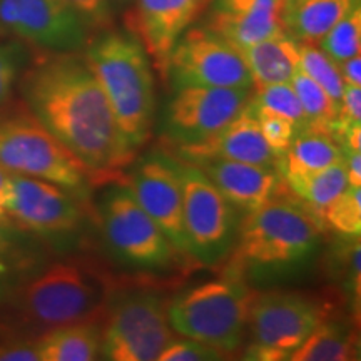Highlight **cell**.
<instances>
[{
    "mask_svg": "<svg viewBox=\"0 0 361 361\" xmlns=\"http://www.w3.org/2000/svg\"><path fill=\"white\" fill-rule=\"evenodd\" d=\"M27 111L101 180H114L135 159L82 52L51 54L20 80Z\"/></svg>",
    "mask_w": 361,
    "mask_h": 361,
    "instance_id": "cell-1",
    "label": "cell"
},
{
    "mask_svg": "<svg viewBox=\"0 0 361 361\" xmlns=\"http://www.w3.org/2000/svg\"><path fill=\"white\" fill-rule=\"evenodd\" d=\"M82 56L106 94L121 134L133 151L144 146L154 121V75L141 40L130 32L99 30Z\"/></svg>",
    "mask_w": 361,
    "mask_h": 361,
    "instance_id": "cell-2",
    "label": "cell"
},
{
    "mask_svg": "<svg viewBox=\"0 0 361 361\" xmlns=\"http://www.w3.org/2000/svg\"><path fill=\"white\" fill-rule=\"evenodd\" d=\"M112 279L85 258L42 264L17 288L11 301L27 324L42 331L72 323L101 322L111 305Z\"/></svg>",
    "mask_w": 361,
    "mask_h": 361,
    "instance_id": "cell-3",
    "label": "cell"
},
{
    "mask_svg": "<svg viewBox=\"0 0 361 361\" xmlns=\"http://www.w3.org/2000/svg\"><path fill=\"white\" fill-rule=\"evenodd\" d=\"M323 221L308 206L276 196L245 214L229 266L278 269L300 264L313 255L323 234Z\"/></svg>",
    "mask_w": 361,
    "mask_h": 361,
    "instance_id": "cell-4",
    "label": "cell"
},
{
    "mask_svg": "<svg viewBox=\"0 0 361 361\" xmlns=\"http://www.w3.org/2000/svg\"><path fill=\"white\" fill-rule=\"evenodd\" d=\"M252 296L243 271L229 266L223 276L196 284L168 303L169 324L178 335L234 353L247 335Z\"/></svg>",
    "mask_w": 361,
    "mask_h": 361,
    "instance_id": "cell-5",
    "label": "cell"
},
{
    "mask_svg": "<svg viewBox=\"0 0 361 361\" xmlns=\"http://www.w3.org/2000/svg\"><path fill=\"white\" fill-rule=\"evenodd\" d=\"M0 168L49 180L79 197L101 180L29 111L0 117Z\"/></svg>",
    "mask_w": 361,
    "mask_h": 361,
    "instance_id": "cell-6",
    "label": "cell"
},
{
    "mask_svg": "<svg viewBox=\"0 0 361 361\" xmlns=\"http://www.w3.org/2000/svg\"><path fill=\"white\" fill-rule=\"evenodd\" d=\"M99 224L111 255L126 266L141 271H171L188 263L154 219L139 206L128 184L104 189L97 202Z\"/></svg>",
    "mask_w": 361,
    "mask_h": 361,
    "instance_id": "cell-7",
    "label": "cell"
},
{
    "mask_svg": "<svg viewBox=\"0 0 361 361\" xmlns=\"http://www.w3.org/2000/svg\"><path fill=\"white\" fill-rule=\"evenodd\" d=\"M326 318L324 306L303 293L255 291L246 326L251 341L245 350V358L290 360L293 351Z\"/></svg>",
    "mask_w": 361,
    "mask_h": 361,
    "instance_id": "cell-8",
    "label": "cell"
},
{
    "mask_svg": "<svg viewBox=\"0 0 361 361\" xmlns=\"http://www.w3.org/2000/svg\"><path fill=\"white\" fill-rule=\"evenodd\" d=\"M183 183V219L194 263L218 266L229 258L238 236V211L192 162L178 159Z\"/></svg>",
    "mask_w": 361,
    "mask_h": 361,
    "instance_id": "cell-9",
    "label": "cell"
},
{
    "mask_svg": "<svg viewBox=\"0 0 361 361\" xmlns=\"http://www.w3.org/2000/svg\"><path fill=\"white\" fill-rule=\"evenodd\" d=\"M173 336L168 301L154 293H130L107 308L102 326L101 358L157 361V356Z\"/></svg>",
    "mask_w": 361,
    "mask_h": 361,
    "instance_id": "cell-10",
    "label": "cell"
},
{
    "mask_svg": "<svg viewBox=\"0 0 361 361\" xmlns=\"http://www.w3.org/2000/svg\"><path fill=\"white\" fill-rule=\"evenodd\" d=\"M173 89L236 87L252 89V79L238 47L209 27L191 25L169 54L166 79Z\"/></svg>",
    "mask_w": 361,
    "mask_h": 361,
    "instance_id": "cell-11",
    "label": "cell"
},
{
    "mask_svg": "<svg viewBox=\"0 0 361 361\" xmlns=\"http://www.w3.org/2000/svg\"><path fill=\"white\" fill-rule=\"evenodd\" d=\"M90 32L66 0H0V34L44 52H82Z\"/></svg>",
    "mask_w": 361,
    "mask_h": 361,
    "instance_id": "cell-12",
    "label": "cell"
},
{
    "mask_svg": "<svg viewBox=\"0 0 361 361\" xmlns=\"http://www.w3.org/2000/svg\"><path fill=\"white\" fill-rule=\"evenodd\" d=\"M252 89L189 87L174 89L162 116V134L174 149L213 137L241 112Z\"/></svg>",
    "mask_w": 361,
    "mask_h": 361,
    "instance_id": "cell-13",
    "label": "cell"
},
{
    "mask_svg": "<svg viewBox=\"0 0 361 361\" xmlns=\"http://www.w3.org/2000/svg\"><path fill=\"white\" fill-rule=\"evenodd\" d=\"M124 183L176 250L188 261H192L184 233L183 183L178 157L162 151H151L135 162Z\"/></svg>",
    "mask_w": 361,
    "mask_h": 361,
    "instance_id": "cell-14",
    "label": "cell"
},
{
    "mask_svg": "<svg viewBox=\"0 0 361 361\" xmlns=\"http://www.w3.org/2000/svg\"><path fill=\"white\" fill-rule=\"evenodd\" d=\"M8 223L20 231L59 238L82 226L84 211L79 196L49 180L11 174Z\"/></svg>",
    "mask_w": 361,
    "mask_h": 361,
    "instance_id": "cell-15",
    "label": "cell"
},
{
    "mask_svg": "<svg viewBox=\"0 0 361 361\" xmlns=\"http://www.w3.org/2000/svg\"><path fill=\"white\" fill-rule=\"evenodd\" d=\"M209 0H134L128 8L129 32L141 40L157 72L166 79L169 54L201 16Z\"/></svg>",
    "mask_w": 361,
    "mask_h": 361,
    "instance_id": "cell-16",
    "label": "cell"
},
{
    "mask_svg": "<svg viewBox=\"0 0 361 361\" xmlns=\"http://www.w3.org/2000/svg\"><path fill=\"white\" fill-rule=\"evenodd\" d=\"M204 25L245 49L284 34L283 0H209Z\"/></svg>",
    "mask_w": 361,
    "mask_h": 361,
    "instance_id": "cell-17",
    "label": "cell"
},
{
    "mask_svg": "<svg viewBox=\"0 0 361 361\" xmlns=\"http://www.w3.org/2000/svg\"><path fill=\"white\" fill-rule=\"evenodd\" d=\"M192 164L206 174L238 213H252L283 191L284 180L274 166H258L218 157Z\"/></svg>",
    "mask_w": 361,
    "mask_h": 361,
    "instance_id": "cell-18",
    "label": "cell"
},
{
    "mask_svg": "<svg viewBox=\"0 0 361 361\" xmlns=\"http://www.w3.org/2000/svg\"><path fill=\"white\" fill-rule=\"evenodd\" d=\"M178 159L197 162L204 159H229L250 162L258 166H274L276 156L273 154L263 134H261L258 117L252 111L250 101L241 112L228 126H224L213 137L200 144L176 147Z\"/></svg>",
    "mask_w": 361,
    "mask_h": 361,
    "instance_id": "cell-19",
    "label": "cell"
},
{
    "mask_svg": "<svg viewBox=\"0 0 361 361\" xmlns=\"http://www.w3.org/2000/svg\"><path fill=\"white\" fill-rule=\"evenodd\" d=\"M345 161V149L331 130L306 128L298 130L290 146L276 159V169L284 183L303 178Z\"/></svg>",
    "mask_w": 361,
    "mask_h": 361,
    "instance_id": "cell-20",
    "label": "cell"
},
{
    "mask_svg": "<svg viewBox=\"0 0 361 361\" xmlns=\"http://www.w3.org/2000/svg\"><path fill=\"white\" fill-rule=\"evenodd\" d=\"M252 79V87L290 82L300 69V42L286 32L239 49Z\"/></svg>",
    "mask_w": 361,
    "mask_h": 361,
    "instance_id": "cell-21",
    "label": "cell"
},
{
    "mask_svg": "<svg viewBox=\"0 0 361 361\" xmlns=\"http://www.w3.org/2000/svg\"><path fill=\"white\" fill-rule=\"evenodd\" d=\"M360 0H298L283 4L284 32L298 42L318 44Z\"/></svg>",
    "mask_w": 361,
    "mask_h": 361,
    "instance_id": "cell-22",
    "label": "cell"
},
{
    "mask_svg": "<svg viewBox=\"0 0 361 361\" xmlns=\"http://www.w3.org/2000/svg\"><path fill=\"white\" fill-rule=\"evenodd\" d=\"M34 343L40 361H94L101 358L102 326L99 322L66 324L42 331Z\"/></svg>",
    "mask_w": 361,
    "mask_h": 361,
    "instance_id": "cell-23",
    "label": "cell"
},
{
    "mask_svg": "<svg viewBox=\"0 0 361 361\" xmlns=\"http://www.w3.org/2000/svg\"><path fill=\"white\" fill-rule=\"evenodd\" d=\"M44 263L35 247L24 241L11 224H0V301L13 293Z\"/></svg>",
    "mask_w": 361,
    "mask_h": 361,
    "instance_id": "cell-24",
    "label": "cell"
},
{
    "mask_svg": "<svg viewBox=\"0 0 361 361\" xmlns=\"http://www.w3.org/2000/svg\"><path fill=\"white\" fill-rule=\"evenodd\" d=\"M355 333L338 322L324 319L290 355L291 361H348L356 358Z\"/></svg>",
    "mask_w": 361,
    "mask_h": 361,
    "instance_id": "cell-25",
    "label": "cell"
},
{
    "mask_svg": "<svg viewBox=\"0 0 361 361\" xmlns=\"http://www.w3.org/2000/svg\"><path fill=\"white\" fill-rule=\"evenodd\" d=\"M284 184H288V188L295 192V196L303 200L306 206L324 223V209L348 188L346 162H335L326 169L303 176V178L291 179Z\"/></svg>",
    "mask_w": 361,
    "mask_h": 361,
    "instance_id": "cell-26",
    "label": "cell"
},
{
    "mask_svg": "<svg viewBox=\"0 0 361 361\" xmlns=\"http://www.w3.org/2000/svg\"><path fill=\"white\" fill-rule=\"evenodd\" d=\"M290 82L293 89H295L298 99H300L301 107H303L306 128L335 133L338 109L328 94L300 69L295 72Z\"/></svg>",
    "mask_w": 361,
    "mask_h": 361,
    "instance_id": "cell-27",
    "label": "cell"
},
{
    "mask_svg": "<svg viewBox=\"0 0 361 361\" xmlns=\"http://www.w3.org/2000/svg\"><path fill=\"white\" fill-rule=\"evenodd\" d=\"M250 104L255 112H268L288 119L298 130L306 128V117L291 82L258 85L251 90Z\"/></svg>",
    "mask_w": 361,
    "mask_h": 361,
    "instance_id": "cell-28",
    "label": "cell"
},
{
    "mask_svg": "<svg viewBox=\"0 0 361 361\" xmlns=\"http://www.w3.org/2000/svg\"><path fill=\"white\" fill-rule=\"evenodd\" d=\"M300 71L313 79L328 94L336 109H340L345 82L335 61H331L316 44L300 42Z\"/></svg>",
    "mask_w": 361,
    "mask_h": 361,
    "instance_id": "cell-29",
    "label": "cell"
},
{
    "mask_svg": "<svg viewBox=\"0 0 361 361\" xmlns=\"http://www.w3.org/2000/svg\"><path fill=\"white\" fill-rule=\"evenodd\" d=\"M319 49L336 64L360 56L361 51V6H356L319 40Z\"/></svg>",
    "mask_w": 361,
    "mask_h": 361,
    "instance_id": "cell-30",
    "label": "cell"
},
{
    "mask_svg": "<svg viewBox=\"0 0 361 361\" xmlns=\"http://www.w3.org/2000/svg\"><path fill=\"white\" fill-rule=\"evenodd\" d=\"M323 219L343 236L358 238L361 234V186L348 184V188L324 209Z\"/></svg>",
    "mask_w": 361,
    "mask_h": 361,
    "instance_id": "cell-31",
    "label": "cell"
},
{
    "mask_svg": "<svg viewBox=\"0 0 361 361\" xmlns=\"http://www.w3.org/2000/svg\"><path fill=\"white\" fill-rule=\"evenodd\" d=\"M224 355L223 351L216 350L206 343L174 333V336L157 356V361H216L224 360Z\"/></svg>",
    "mask_w": 361,
    "mask_h": 361,
    "instance_id": "cell-32",
    "label": "cell"
},
{
    "mask_svg": "<svg viewBox=\"0 0 361 361\" xmlns=\"http://www.w3.org/2000/svg\"><path fill=\"white\" fill-rule=\"evenodd\" d=\"M255 114L258 117L261 134H263L266 144L278 159L291 144L296 134V128L290 121L279 116L268 114V112H255Z\"/></svg>",
    "mask_w": 361,
    "mask_h": 361,
    "instance_id": "cell-33",
    "label": "cell"
},
{
    "mask_svg": "<svg viewBox=\"0 0 361 361\" xmlns=\"http://www.w3.org/2000/svg\"><path fill=\"white\" fill-rule=\"evenodd\" d=\"M22 49L17 44L0 42V107L6 106L16 87L22 67Z\"/></svg>",
    "mask_w": 361,
    "mask_h": 361,
    "instance_id": "cell-34",
    "label": "cell"
},
{
    "mask_svg": "<svg viewBox=\"0 0 361 361\" xmlns=\"http://www.w3.org/2000/svg\"><path fill=\"white\" fill-rule=\"evenodd\" d=\"M90 27V30H104L112 27L114 12L109 0H66Z\"/></svg>",
    "mask_w": 361,
    "mask_h": 361,
    "instance_id": "cell-35",
    "label": "cell"
},
{
    "mask_svg": "<svg viewBox=\"0 0 361 361\" xmlns=\"http://www.w3.org/2000/svg\"><path fill=\"white\" fill-rule=\"evenodd\" d=\"M343 82L348 85H361V57L355 56L338 64Z\"/></svg>",
    "mask_w": 361,
    "mask_h": 361,
    "instance_id": "cell-36",
    "label": "cell"
},
{
    "mask_svg": "<svg viewBox=\"0 0 361 361\" xmlns=\"http://www.w3.org/2000/svg\"><path fill=\"white\" fill-rule=\"evenodd\" d=\"M8 201H11V173L0 168V224L8 223Z\"/></svg>",
    "mask_w": 361,
    "mask_h": 361,
    "instance_id": "cell-37",
    "label": "cell"
},
{
    "mask_svg": "<svg viewBox=\"0 0 361 361\" xmlns=\"http://www.w3.org/2000/svg\"><path fill=\"white\" fill-rule=\"evenodd\" d=\"M345 162L350 186H361V151L345 152Z\"/></svg>",
    "mask_w": 361,
    "mask_h": 361,
    "instance_id": "cell-38",
    "label": "cell"
},
{
    "mask_svg": "<svg viewBox=\"0 0 361 361\" xmlns=\"http://www.w3.org/2000/svg\"><path fill=\"white\" fill-rule=\"evenodd\" d=\"M112 12H123L130 8V6L134 4V0H109Z\"/></svg>",
    "mask_w": 361,
    "mask_h": 361,
    "instance_id": "cell-39",
    "label": "cell"
},
{
    "mask_svg": "<svg viewBox=\"0 0 361 361\" xmlns=\"http://www.w3.org/2000/svg\"><path fill=\"white\" fill-rule=\"evenodd\" d=\"M291 2H298V0H283V4H291Z\"/></svg>",
    "mask_w": 361,
    "mask_h": 361,
    "instance_id": "cell-40",
    "label": "cell"
}]
</instances>
